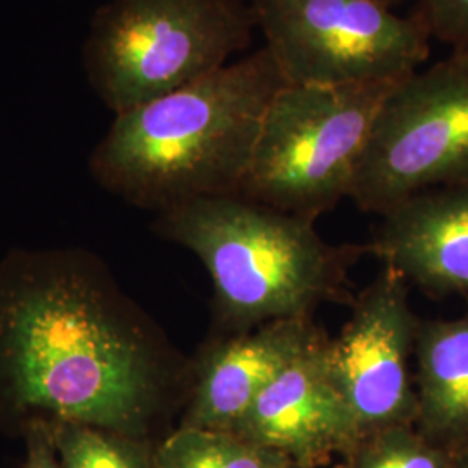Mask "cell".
<instances>
[{
  "label": "cell",
  "instance_id": "obj_1",
  "mask_svg": "<svg viewBox=\"0 0 468 468\" xmlns=\"http://www.w3.org/2000/svg\"><path fill=\"white\" fill-rule=\"evenodd\" d=\"M162 390L150 338L96 261L15 253L0 264V411L144 437Z\"/></svg>",
  "mask_w": 468,
  "mask_h": 468
},
{
  "label": "cell",
  "instance_id": "obj_2",
  "mask_svg": "<svg viewBox=\"0 0 468 468\" xmlns=\"http://www.w3.org/2000/svg\"><path fill=\"white\" fill-rule=\"evenodd\" d=\"M266 48L193 84L118 113L90 158L94 177L165 212L239 193L269 102L284 87Z\"/></svg>",
  "mask_w": 468,
  "mask_h": 468
},
{
  "label": "cell",
  "instance_id": "obj_3",
  "mask_svg": "<svg viewBox=\"0 0 468 468\" xmlns=\"http://www.w3.org/2000/svg\"><path fill=\"white\" fill-rule=\"evenodd\" d=\"M156 231L200 259L220 319L238 334L278 319L311 318L326 302H352L349 272L368 253L367 245H332L314 220L238 193L160 212Z\"/></svg>",
  "mask_w": 468,
  "mask_h": 468
},
{
  "label": "cell",
  "instance_id": "obj_4",
  "mask_svg": "<svg viewBox=\"0 0 468 468\" xmlns=\"http://www.w3.org/2000/svg\"><path fill=\"white\" fill-rule=\"evenodd\" d=\"M255 28L247 0H108L89 23L85 77L118 115L226 67Z\"/></svg>",
  "mask_w": 468,
  "mask_h": 468
},
{
  "label": "cell",
  "instance_id": "obj_5",
  "mask_svg": "<svg viewBox=\"0 0 468 468\" xmlns=\"http://www.w3.org/2000/svg\"><path fill=\"white\" fill-rule=\"evenodd\" d=\"M396 82L282 87L238 195L311 220L334 210L349 198L373 122Z\"/></svg>",
  "mask_w": 468,
  "mask_h": 468
},
{
  "label": "cell",
  "instance_id": "obj_6",
  "mask_svg": "<svg viewBox=\"0 0 468 468\" xmlns=\"http://www.w3.org/2000/svg\"><path fill=\"white\" fill-rule=\"evenodd\" d=\"M468 185V54L452 52L385 96L352 181L359 210L384 216L435 187Z\"/></svg>",
  "mask_w": 468,
  "mask_h": 468
},
{
  "label": "cell",
  "instance_id": "obj_7",
  "mask_svg": "<svg viewBox=\"0 0 468 468\" xmlns=\"http://www.w3.org/2000/svg\"><path fill=\"white\" fill-rule=\"evenodd\" d=\"M290 85L392 82L419 71L432 38L378 0H249Z\"/></svg>",
  "mask_w": 468,
  "mask_h": 468
},
{
  "label": "cell",
  "instance_id": "obj_8",
  "mask_svg": "<svg viewBox=\"0 0 468 468\" xmlns=\"http://www.w3.org/2000/svg\"><path fill=\"white\" fill-rule=\"evenodd\" d=\"M351 305V318L330 340V363L361 437L415 425L419 399L410 361L420 321L410 305L408 282L384 266Z\"/></svg>",
  "mask_w": 468,
  "mask_h": 468
},
{
  "label": "cell",
  "instance_id": "obj_9",
  "mask_svg": "<svg viewBox=\"0 0 468 468\" xmlns=\"http://www.w3.org/2000/svg\"><path fill=\"white\" fill-rule=\"evenodd\" d=\"M233 434L297 467H316L351 452L361 432L335 380L328 336L261 392Z\"/></svg>",
  "mask_w": 468,
  "mask_h": 468
},
{
  "label": "cell",
  "instance_id": "obj_10",
  "mask_svg": "<svg viewBox=\"0 0 468 468\" xmlns=\"http://www.w3.org/2000/svg\"><path fill=\"white\" fill-rule=\"evenodd\" d=\"M324 336L311 318L278 319L212 346L181 425L233 434L261 392Z\"/></svg>",
  "mask_w": 468,
  "mask_h": 468
},
{
  "label": "cell",
  "instance_id": "obj_11",
  "mask_svg": "<svg viewBox=\"0 0 468 468\" xmlns=\"http://www.w3.org/2000/svg\"><path fill=\"white\" fill-rule=\"evenodd\" d=\"M380 218L368 253L432 295H468V185L421 191Z\"/></svg>",
  "mask_w": 468,
  "mask_h": 468
},
{
  "label": "cell",
  "instance_id": "obj_12",
  "mask_svg": "<svg viewBox=\"0 0 468 468\" xmlns=\"http://www.w3.org/2000/svg\"><path fill=\"white\" fill-rule=\"evenodd\" d=\"M415 359V427L437 446L468 450V311L460 318L420 323Z\"/></svg>",
  "mask_w": 468,
  "mask_h": 468
},
{
  "label": "cell",
  "instance_id": "obj_13",
  "mask_svg": "<svg viewBox=\"0 0 468 468\" xmlns=\"http://www.w3.org/2000/svg\"><path fill=\"white\" fill-rule=\"evenodd\" d=\"M290 462L220 431L179 427L153 448L151 468H284Z\"/></svg>",
  "mask_w": 468,
  "mask_h": 468
},
{
  "label": "cell",
  "instance_id": "obj_14",
  "mask_svg": "<svg viewBox=\"0 0 468 468\" xmlns=\"http://www.w3.org/2000/svg\"><path fill=\"white\" fill-rule=\"evenodd\" d=\"M61 468H151L144 437L118 434L73 421H48Z\"/></svg>",
  "mask_w": 468,
  "mask_h": 468
},
{
  "label": "cell",
  "instance_id": "obj_15",
  "mask_svg": "<svg viewBox=\"0 0 468 468\" xmlns=\"http://www.w3.org/2000/svg\"><path fill=\"white\" fill-rule=\"evenodd\" d=\"M460 452L437 446L415 425L365 435L336 468H454Z\"/></svg>",
  "mask_w": 468,
  "mask_h": 468
},
{
  "label": "cell",
  "instance_id": "obj_16",
  "mask_svg": "<svg viewBox=\"0 0 468 468\" xmlns=\"http://www.w3.org/2000/svg\"><path fill=\"white\" fill-rule=\"evenodd\" d=\"M413 15L432 40L468 54V0H415Z\"/></svg>",
  "mask_w": 468,
  "mask_h": 468
},
{
  "label": "cell",
  "instance_id": "obj_17",
  "mask_svg": "<svg viewBox=\"0 0 468 468\" xmlns=\"http://www.w3.org/2000/svg\"><path fill=\"white\" fill-rule=\"evenodd\" d=\"M25 437H27L25 468H61L48 421L38 420V421L28 423L25 427Z\"/></svg>",
  "mask_w": 468,
  "mask_h": 468
},
{
  "label": "cell",
  "instance_id": "obj_18",
  "mask_svg": "<svg viewBox=\"0 0 468 468\" xmlns=\"http://www.w3.org/2000/svg\"><path fill=\"white\" fill-rule=\"evenodd\" d=\"M454 468H468V450H462L458 454V462Z\"/></svg>",
  "mask_w": 468,
  "mask_h": 468
},
{
  "label": "cell",
  "instance_id": "obj_19",
  "mask_svg": "<svg viewBox=\"0 0 468 468\" xmlns=\"http://www.w3.org/2000/svg\"><path fill=\"white\" fill-rule=\"evenodd\" d=\"M378 2H382V4H385V5H388V7H394V5L401 4L402 0H378Z\"/></svg>",
  "mask_w": 468,
  "mask_h": 468
},
{
  "label": "cell",
  "instance_id": "obj_20",
  "mask_svg": "<svg viewBox=\"0 0 468 468\" xmlns=\"http://www.w3.org/2000/svg\"><path fill=\"white\" fill-rule=\"evenodd\" d=\"M284 468H303V467H297V465H293V463H288V465H286V467Z\"/></svg>",
  "mask_w": 468,
  "mask_h": 468
}]
</instances>
